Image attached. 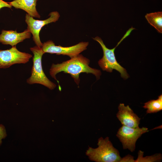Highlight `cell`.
<instances>
[{
	"mask_svg": "<svg viewBox=\"0 0 162 162\" xmlns=\"http://www.w3.org/2000/svg\"><path fill=\"white\" fill-rule=\"evenodd\" d=\"M118 109L116 116L122 125L132 128L139 127L141 119L129 105L125 106L124 104L121 103Z\"/></svg>",
	"mask_w": 162,
	"mask_h": 162,
	"instance_id": "cell-9",
	"label": "cell"
},
{
	"mask_svg": "<svg viewBox=\"0 0 162 162\" xmlns=\"http://www.w3.org/2000/svg\"><path fill=\"white\" fill-rule=\"evenodd\" d=\"M31 33L27 29L23 32L18 33L16 30H3L0 34V43L4 45H9L12 46L26 39L30 38Z\"/></svg>",
	"mask_w": 162,
	"mask_h": 162,
	"instance_id": "cell-10",
	"label": "cell"
},
{
	"mask_svg": "<svg viewBox=\"0 0 162 162\" xmlns=\"http://www.w3.org/2000/svg\"><path fill=\"white\" fill-rule=\"evenodd\" d=\"M30 49L34 55L32 59L33 64L31 75L27 79V83L30 85L39 84L50 89H54L56 87V85L47 77L42 68V58L44 53L42 47L36 45Z\"/></svg>",
	"mask_w": 162,
	"mask_h": 162,
	"instance_id": "cell-4",
	"label": "cell"
},
{
	"mask_svg": "<svg viewBox=\"0 0 162 162\" xmlns=\"http://www.w3.org/2000/svg\"><path fill=\"white\" fill-rule=\"evenodd\" d=\"M88 44V42H82L73 46L63 47L60 45L56 46L53 41L49 40L43 43L42 48L44 53L66 55L71 58L86 50Z\"/></svg>",
	"mask_w": 162,
	"mask_h": 162,
	"instance_id": "cell-6",
	"label": "cell"
},
{
	"mask_svg": "<svg viewBox=\"0 0 162 162\" xmlns=\"http://www.w3.org/2000/svg\"><path fill=\"white\" fill-rule=\"evenodd\" d=\"M148 22L160 33H162V12L148 13L145 16Z\"/></svg>",
	"mask_w": 162,
	"mask_h": 162,
	"instance_id": "cell-12",
	"label": "cell"
},
{
	"mask_svg": "<svg viewBox=\"0 0 162 162\" xmlns=\"http://www.w3.org/2000/svg\"><path fill=\"white\" fill-rule=\"evenodd\" d=\"M50 17L44 20H36L26 14L25 16V22L27 25V28L33 35V39L36 45L42 46L43 43L41 42L39 37V33L42 28L49 23L56 22L60 16L58 12H52L49 14Z\"/></svg>",
	"mask_w": 162,
	"mask_h": 162,
	"instance_id": "cell-8",
	"label": "cell"
},
{
	"mask_svg": "<svg viewBox=\"0 0 162 162\" xmlns=\"http://www.w3.org/2000/svg\"><path fill=\"white\" fill-rule=\"evenodd\" d=\"M90 62L88 58L80 54L61 63L52 64L50 69V74L58 82L60 91L61 88L56 75L60 72L70 74L78 86L80 80V74L82 73L92 74L98 80L100 78L101 73L99 70L90 67L89 66Z\"/></svg>",
	"mask_w": 162,
	"mask_h": 162,
	"instance_id": "cell-1",
	"label": "cell"
},
{
	"mask_svg": "<svg viewBox=\"0 0 162 162\" xmlns=\"http://www.w3.org/2000/svg\"><path fill=\"white\" fill-rule=\"evenodd\" d=\"M4 7H7L11 8L12 6L9 4L8 2H5L3 0H0V10Z\"/></svg>",
	"mask_w": 162,
	"mask_h": 162,
	"instance_id": "cell-17",
	"label": "cell"
},
{
	"mask_svg": "<svg viewBox=\"0 0 162 162\" xmlns=\"http://www.w3.org/2000/svg\"><path fill=\"white\" fill-rule=\"evenodd\" d=\"M7 136L5 129L2 124H0V145L2 143V140Z\"/></svg>",
	"mask_w": 162,
	"mask_h": 162,
	"instance_id": "cell-15",
	"label": "cell"
},
{
	"mask_svg": "<svg viewBox=\"0 0 162 162\" xmlns=\"http://www.w3.org/2000/svg\"><path fill=\"white\" fill-rule=\"evenodd\" d=\"M143 152L139 151L138 158L134 162H154L159 161L162 159L161 154H156L153 156L143 157Z\"/></svg>",
	"mask_w": 162,
	"mask_h": 162,
	"instance_id": "cell-14",
	"label": "cell"
},
{
	"mask_svg": "<svg viewBox=\"0 0 162 162\" xmlns=\"http://www.w3.org/2000/svg\"><path fill=\"white\" fill-rule=\"evenodd\" d=\"M134 157L130 155H128L121 159V162H134Z\"/></svg>",
	"mask_w": 162,
	"mask_h": 162,
	"instance_id": "cell-16",
	"label": "cell"
},
{
	"mask_svg": "<svg viewBox=\"0 0 162 162\" xmlns=\"http://www.w3.org/2000/svg\"><path fill=\"white\" fill-rule=\"evenodd\" d=\"M135 28L132 27L127 31L116 46L112 49L108 48L105 46L101 38L98 36L93 38V39L98 42L100 45L103 52L102 58L98 62V64L104 71L112 72L113 70L118 71L121 76L124 79H127L129 76L125 68L118 63L116 58L114 51L116 48L127 37Z\"/></svg>",
	"mask_w": 162,
	"mask_h": 162,
	"instance_id": "cell-2",
	"label": "cell"
},
{
	"mask_svg": "<svg viewBox=\"0 0 162 162\" xmlns=\"http://www.w3.org/2000/svg\"><path fill=\"white\" fill-rule=\"evenodd\" d=\"M38 0H14L8 3L12 7L24 10L32 17L39 18L40 15L38 12L36 7Z\"/></svg>",
	"mask_w": 162,
	"mask_h": 162,
	"instance_id": "cell-11",
	"label": "cell"
},
{
	"mask_svg": "<svg viewBox=\"0 0 162 162\" xmlns=\"http://www.w3.org/2000/svg\"><path fill=\"white\" fill-rule=\"evenodd\" d=\"M143 107L147 109V113H156L162 110V95L158 96L156 100H151L144 103Z\"/></svg>",
	"mask_w": 162,
	"mask_h": 162,
	"instance_id": "cell-13",
	"label": "cell"
},
{
	"mask_svg": "<svg viewBox=\"0 0 162 162\" xmlns=\"http://www.w3.org/2000/svg\"><path fill=\"white\" fill-rule=\"evenodd\" d=\"M32 57L29 53L19 51L16 46L6 50H0V68H7L15 64H26Z\"/></svg>",
	"mask_w": 162,
	"mask_h": 162,
	"instance_id": "cell-7",
	"label": "cell"
},
{
	"mask_svg": "<svg viewBox=\"0 0 162 162\" xmlns=\"http://www.w3.org/2000/svg\"><path fill=\"white\" fill-rule=\"evenodd\" d=\"M148 131L146 127L132 128L123 125L119 129L116 136L122 143L123 149H128L133 152L135 151L137 139Z\"/></svg>",
	"mask_w": 162,
	"mask_h": 162,
	"instance_id": "cell-5",
	"label": "cell"
},
{
	"mask_svg": "<svg viewBox=\"0 0 162 162\" xmlns=\"http://www.w3.org/2000/svg\"><path fill=\"white\" fill-rule=\"evenodd\" d=\"M98 145L97 148L89 147L87 150L86 154L90 160L96 162H120L122 158L119 152L113 147L108 137L104 139L99 138Z\"/></svg>",
	"mask_w": 162,
	"mask_h": 162,
	"instance_id": "cell-3",
	"label": "cell"
}]
</instances>
